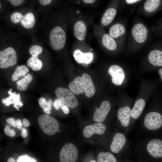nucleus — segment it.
I'll return each mask as SVG.
<instances>
[{
  "mask_svg": "<svg viewBox=\"0 0 162 162\" xmlns=\"http://www.w3.org/2000/svg\"><path fill=\"white\" fill-rule=\"evenodd\" d=\"M111 108V105L110 102L107 100L104 101L98 108L95 107V110L93 116V120L98 122H104L106 119Z\"/></svg>",
  "mask_w": 162,
  "mask_h": 162,
  "instance_id": "2eb2a0df",
  "label": "nucleus"
},
{
  "mask_svg": "<svg viewBox=\"0 0 162 162\" xmlns=\"http://www.w3.org/2000/svg\"><path fill=\"white\" fill-rule=\"evenodd\" d=\"M74 56L75 60L79 63L89 64L92 61L93 58L92 53H83L79 50L75 51Z\"/></svg>",
  "mask_w": 162,
  "mask_h": 162,
  "instance_id": "b1692460",
  "label": "nucleus"
},
{
  "mask_svg": "<svg viewBox=\"0 0 162 162\" xmlns=\"http://www.w3.org/2000/svg\"><path fill=\"white\" fill-rule=\"evenodd\" d=\"M53 105L56 110H58L65 104L58 98L56 99L52 103Z\"/></svg>",
  "mask_w": 162,
  "mask_h": 162,
  "instance_id": "473e14b6",
  "label": "nucleus"
},
{
  "mask_svg": "<svg viewBox=\"0 0 162 162\" xmlns=\"http://www.w3.org/2000/svg\"><path fill=\"white\" fill-rule=\"evenodd\" d=\"M83 1L86 4H93L94 3L95 0H84Z\"/></svg>",
  "mask_w": 162,
  "mask_h": 162,
  "instance_id": "79ce46f5",
  "label": "nucleus"
},
{
  "mask_svg": "<svg viewBox=\"0 0 162 162\" xmlns=\"http://www.w3.org/2000/svg\"><path fill=\"white\" fill-rule=\"evenodd\" d=\"M86 33V27L84 22L82 21H77L74 24V34L78 40H84Z\"/></svg>",
  "mask_w": 162,
  "mask_h": 162,
  "instance_id": "aec40b11",
  "label": "nucleus"
},
{
  "mask_svg": "<svg viewBox=\"0 0 162 162\" xmlns=\"http://www.w3.org/2000/svg\"><path fill=\"white\" fill-rule=\"evenodd\" d=\"M52 102L51 99H49L47 101L44 97H41L38 99V103L40 106L43 109L44 112L47 115L50 114Z\"/></svg>",
  "mask_w": 162,
  "mask_h": 162,
  "instance_id": "c85d7f7f",
  "label": "nucleus"
},
{
  "mask_svg": "<svg viewBox=\"0 0 162 162\" xmlns=\"http://www.w3.org/2000/svg\"><path fill=\"white\" fill-rule=\"evenodd\" d=\"M126 67L119 65L114 64L108 68V73L111 77L113 84L117 86H124L127 84L129 79L128 71Z\"/></svg>",
  "mask_w": 162,
  "mask_h": 162,
  "instance_id": "39448f33",
  "label": "nucleus"
},
{
  "mask_svg": "<svg viewBox=\"0 0 162 162\" xmlns=\"http://www.w3.org/2000/svg\"><path fill=\"white\" fill-rule=\"evenodd\" d=\"M141 128L149 134L162 127V115L155 110L150 104L141 116Z\"/></svg>",
  "mask_w": 162,
  "mask_h": 162,
  "instance_id": "20e7f679",
  "label": "nucleus"
},
{
  "mask_svg": "<svg viewBox=\"0 0 162 162\" xmlns=\"http://www.w3.org/2000/svg\"><path fill=\"white\" fill-rule=\"evenodd\" d=\"M78 156L77 149L72 143H68L62 148L59 155L60 162H76Z\"/></svg>",
  "mask_w": 162,
  "mask_h": 162,
  "instance_id": "ddd939ff",
  "label": "nucleus"
},
{
  "mask_svg": "<svg viewBox=\"0 0 162 162\" xmlns=\"http://www.w3.org/2000/svg\"><path fill=\"white\" fill-rule=\"evenodd\" d=\"M106 127L103 123L97 122L86 126L83 130V134L84 137L88 138L94 134L99 135L104 134L106 130Z\"/></svg>",
  "mask_w": 162,
  "mask_h": 162,
  "instance_id": "dca6fc26",
  "label": "nucleus"
},
{
  "mask_svg": "<svg viewBox=\"0 0 162 162\" xmlns=\"http://www.w3.org/2000/svg\"><path fill=\"white\" fill-rule=\"evenodd\" d=\"M70 91L74 94L79 95L85 92L84 83L82 77L78 76L69 84Z\"/></svg>",
  "mask_w": 162,
  "mask_h": 162,
  "instance_id": "412c9836",
  "label": "nucleus"
},
{
  "mask_svg": "<svg viewBox=\"0 0 162 162\" xmlns=\"http://www.w3.org/2000/svg\"><path fill=\"white\" fill-rule=\"evenodd\" d=\"M142 1L139 0H126L124 1L125 3L128 5H133Z\"/></svg>",
  "mask_w": 162,
  "mask_h": 162,
  "instance_id": "c9c22d12",
  "label": "nucleus"
},
{
  "mask_svg": "<svg viewBox=\"0 0 162 162\" xmlns=\"http://www.w3.org/2000/svg\"><path fill=\"white\" fill-rule=\"evenodd\" d=\"M97 160L98 162H117L114 155L108 152L99 153L97 156Z\"/></svg>",
  "mask_w": 162,
  "mask_h": 162,
  "instance_id": "cd10ccee",
  "label": "nucleus"
},
{
  "mask_svg": "<svg viewBox=\"0 0 162 162\" xmlns=\"http://www.w3.org/2000/svg\"><path fill=\"white\" fill-rule=\"evenodd\" d=\"M161 1L160 0H146L143 2L140 11L143 15L149 16L159 8Z\"/></svg>",
  "mask_w": 162,
  "mask_h": 162,
  "instance_id": "f3484780",
  "label": "nucleus"
},
{
  "mask_svg": "<svg viewBox=\"0 0 162 162\" xmlns=\"http://www.w3.org/2000/svg\"><path fill=\"white\" fill-rule=\"evenodd\" d=\"M16 162H37V161L34 158L27 154H24L18 158Z\"/></svg>",
  "mask_w": 162,
  "mask_h": 162,
  "instance_id": "7c9ffc66",
  "label": "nucleus"
},
{
  "mask_svg": "<svg viewBox=\"0 0 162 162\" xmlns=\"http://www.w3.org/2000/svg\"><path fill=\"white\" fill-rule=\"evenodd\" d=\"M17 57L15 50L9 47L0 51V67L6 68L15 65L17 62Z\"/></svg>",
  "mask_w": 162,
  "mask_h": 162,
  "instance_id": "f8f14e48",
  "label": "nucleus"
},
{
  "mask_svg": "<svg viewBox=\"0 0 162 162\" xmlns=\"http://www.w3.org/2000/svg\"><path fill=\"white\" fill-rule=\"evenodd\" d=\"M55 93L58 98L68 107L74 108L78 106V103L76 97L68 89L59 87L56 89Z\"/></svg>",
  "mask_w": 162,
  "mask_h": 162,
  "instance_id": "9b49d317",
  "label": "nucleus"
},
{
  "mask_svg": "<svg viewBox=\"0 0 162 162\" xmlns=\"http://www.w3.org/2000/svg\"><path fill=\"white\" fill-rule=\"evenodd\" d=\"M8 1L13 5L18 6L24 2L22 0H9Z\"/></svg>",
  "mask_w": 162,
  "mask_h": 162,
  "instance_id": "72a5a7b5",
  "label": "nucleus"
},
{
  "mask_svg": "<svg viewBox=\"0 0 162 162\" xmlns=\"http://www.w3.org/2000/svg\"><path fill=\"white\" fill-rule=\"evenodd\" d=\"M66 35L64 30L59 26L54 27L49 35V40L52 48L55 50L62 49L66 43Z\"/></svg>",
  "mask_w": 162,
  "mask_h": 162,
  "instance_id": "423d86ee",
  "label": "nucleus"
},
{
  "mask_svg": "<svg viewBox=\"0 0 162 162\" xmlns=\"http://www.w3.org/2000/svg\"><path fill=\"white\" fill-rule=\"evenodd\" d=\"M21 135L23 137H26L27 136L28 134L27 131L25 128H22L21 132Z\"/></svg>",
  "mask_w": 162,
  "mask_h": 162,
  "instance_id": "a19ab883",
  "label": "nucleus"
},
{
  "mask_svg": "<svg viewBox=\"0 0 162 162\" xmlns=\"http://www.w3.org/2000/svg\"><path fill=\"white\" fill-rule=\"evenodd\" d=\"M158 73L162 80V68L160 69L158 71Z\"/></svg>",
  "mask_w": 162,
  "mask_h": 162,
  "instance_id": "c03bdc74",
  "label": "nucleus"
},
{
  "mask_svg": "<svg viewBox=\"0 0 162 162\" xmlns=\"http://www.w3.org/2000/svg\"><path fill=\"white\" fill-rule=\"evenodd\" d=\"M10 19L11 22L14 23L20 22L21 25L27 29L32 28L35 22L34 16L31 12L27 13L23 16L20 13L15 12L12 14Z\"/></svg>",
  "mask_w": 162,
  "mask_h": 162,
  "instance_id": "4468645a",
  "label": "nucleus"
},
{
  "mask_svg": "<svg viewBox=\"0 0 162 162\" xmlns=\"http://www.w3.org/2000/svg\"><path fill=\"white\" fill-rule=\"evenodd\" d=\"M82 77L84 83L85 94L87 97H91L94 94L95 90L91 77L86 73L83 74Z\"/></svg>",
  "mask_w": 162,
  "mask_h": 162,
  "instance_id": "6ab92c4d",
  "label": "nucleus"
},
{
  "mask_svg": "<svg viewBox=\"0 0 162 162\" xmlns=\"http://www.w3.org/2000/svg\"><path fill=\"white\" fill-rule=\"evenodd\" d=\"M29 71L28 68L25 65L17 66L16 68L14 73L13 74L11 79L13 81L15 82L20 77L24 76Z\"/></svg>",
  "mask_w": 162,
  "mask_h": 162,
  "instance_id": "a878e982",
  "label": "nucleus"
},
{
  "mask_svg": "<svg viewBox=\"0 0 162 162\" xmlns=\"http://www.w3.org/2000/svg\"><path fill=\"white\" fill-rule=\"evenodd\" d=\"M6 122L9 124L16 128V122L14 119L13 118H10L6 119Z\"/></svg>",
  "mask_w": 162,
  "mask_h": 162,
  "instance_id": "f704fd0d",
  "label": "nucleus"
},
{
  "mask_svg": "<svg viewBox=\"0 0 162 162\" xmlns=\"http://www.w3.org/2000/svg\"><path fill=\"white\" fill-rule=\"evenodd\" d=\"M16 126L17 128L19 129H21L22 128V124L21 120L20 119H17L16 121Z\"/></svg>",
  "mask_w": 162,
  "mask_h": 162,
  "instance_id": "58836bf2",
  "label": "nucleus"
},
{
  "mask_svg": "<svg viewBox=\"0 0 162 162\" xmlns=\"http://www.w3.org/2000/svg\"><path fill=\"white\" fill-rule=\"evenodd\" d=\"M39 2L40 4L43 5H46L49 4L52 1L51 0H40Z\"/></svg>",
  "mask_w": 162,
  "mask_h": 162,
  "instance_id": "e433bc0d",
  "label": "nucleus"
},
{
  "mask_svg": "<svg viewBox=\"0 0 162 162\" xmlns=\"http://www.w3.org/2000/svg\"><path fill=\"white\" fill-rule=\"evenodd\" d=\"M90 162H97L94 160H92Z\"/></svg>",
  "mask_w": 162,
  "mask_h": 162,
  "instance_id": "a18cd8bd",
  "label": "nucleus"
},
{
  "mask_svg": "<svg viewBox=\"0 0 162 162\" xmlns=\"http://www.w3.org/2000/svg\"><path fill=\"white\" fill-rule=\"evenodd\" d=\"M128 146L127 135L121 131L114 134L110 145V149L113 153L118 154L123 150L128 149Z\"/></svg>",
  "mask_w": 162,
  "mask_h": 162,
  "instance_id": "1a4fd4ad",
  "label": "nucleus"
},
{
  "mask_svg": "<svg viewBox=\"0 0 162 162\" xmlns=\"http://www.w3.org/2000/svg\"><path fill=\"white\" fill-rule=\"evenodd\" d=\"M61 109L65 114H68L69 113V110L68 107L65 105L62 107Z\"/></svg>",
  "mask_w": 162,
  "mask_h": 162,
  "instance_id": "4c0bfd02",
  "label": "nucleus"
},
{
  "mask_svg": "<svg viewBox=\"0 0 162 162\" xmlns=\"http://www.w3.org/2000/svg\"><path fill=\"white\" fill-rule=\"evenodd\" d=\"M1 8V4H0V9Z\"/></svg>",
  "mask_w": 162,
  "mask_h": 162,
  "instance_id": "49530a36",
  "label": "nucleus"
},
{
  "mask_svg": "<svg viewBox=\"0 0 162 162\" xmlns=\"http://www.w3.org/2000/svg\"><path fill=\"white\" fill-rule=\"evenodd\" d=\"M143 62V71L149 70L151 67H162V51L158 49L148 50L145 55Z\"/></svg>",
  "mask_w": 162,
  "mask_h": 162,
  "instance_id": "6e6552de",
  "label": "nucleus"
},
{
  "mask_svg": "<svg viewBox=\"0 0 162 162\" xmlns=\"http://www.w3.org/2000/svg\"><path fill=\"white\" fill-rule=\"evenodd\" d=\"M117 12V9L111 7L107 8L103 14L101 20V23L104 26L110 25L114 20Z\"/></svg>",
  "mask_w": 162,
  "mask_h": 162,
  "instance_id": "4be33fe9",
  "label": "nucleus"
},
{
  "mask_svg": "<svg viewBox=\"0 0 162 162\" xmlns=\"http://www.w3.org/2000/svg\"><path fill=\"white\" fill-rule=\"evenodd\" d=\"M102 43L103 46L106 49L110 51H113L117 50L119 46L116 41L109 34L106 33L103 35Z\"/></svg>",
  "mask_w": 162,
  "mask_h": 162,
  "instance_id": "5701e85b",
  "label": "nucleus"
},
{
  "mask_svg": "<svg viewBox=\"0 0 162 162\" xmlns=\"http://www.w3.org/2000/svg\"><path fill=\"white\" fill-rule=\"evenodd\" d=\"M12 88H10L8 91V93L10 95V96L5 99H3L2 101L6 106L13 104L14 107L19 111V107H21L23 104L20 99V94L19 93L16 94L15 92L12 93Z\"/></svg>",
  "mask_w": 162,
  "mask_h": 162,
  "instance_id": "a211bd4d",
  "label": "nucleus"
},
{
  "mask_svg": "<svg viewBox=\"0 0 162 162\" xmlns=\"http://www.w3.org/2000/svg\"><path fill=\"white\" fill-rule=\"evenodd\" d=\"M27 65L34 71H38L40 70L43 66L42 61L38 57L32 55L27 62Z\"/></svg>",
  "mask_w": 162,
  "mask_h": 162,
  "instance_id": "bb28decb",
  "label": "nucleus"
},
{
  "mask_svg": "<svg viewBox=\"0 0 162 162\" xmlns=\"http://www.w3.org/2000/svg\"><path fill=\"white\" fill-rule=\"evenodd\" d=\"M38 122L41 130L47 135H53L58 130V121L47 114L40 115L38 118Z\"/></svg>",
  "mask_w": 162,
  "mask_h": 162,
  "instance_id": "0eeeda50",
  "label": "nucleus"
},
{
  "mask_svg": "<svg viewBox=\"0 0 162 162\" xmlns=\"http://www.w3.org/2000/svg\"><path fill=\"white\" fill-rule=\"evenodd\" d=\"M4 131L6 135L11 137L14 136L16 135L15 131L12 128H10L9 126L8 125L4 128Z\"/></svg>",
  "mask_w": 162,
  "mask_h": 162,
  "instance_id": "2f4dec72",
  "label": "nucleus"
},
{
  "mask_svg": "<svg viewBox=\"0 0 162 162\" xmlns=\"http://www.w3.org/2000/svg\"><path fill=\"white\" fill-rule=\"evenodd\" d=\"M43 51L42 47L38 45H34L32 46L29 50V52L32 55L38 56Z\"/></svg>",
  "mask_w": 162,
  "mask_h": 162,
  "instance_id": "c756f323",
  "label": "nucleus"
},
{
  "mask_svg": "<svg viewBox=\"0 0 162 162\" xmlns=\"http://www.w3.org/2000/svg\"><path fill=\"white\" fill-rule=\"evenodd\" d=\"M7 162H16L14 158L12 157L9 158Z\"/></svg>",
  "mask_w": 162,
  "mask_h": 162,
  "instance_id": "37998d69",
  "label": "nucleus"
},
{
  "mask_svg": "<svg viewBox=\"0 0 162 162\" xmlns=\"http://www.w3.org/2000/svg\"><path fill=\"white\" fill-rule=\"evenodd\" d=\"M149 28L142 20H138L133 23L129 38L128 50L130 53L139 50L148 41Z\"/></svg>",
  "mask_w": 162,
  "mask_h": 162,
  "instance_id": "f257e3e1",
  "label": "nucleus"
},
{
  "mask_svg": "<svg viewBox=\"0 0 162 162\" xmlns=\"http://www.w3.org/2000/svg\"><path fill=\"white\" fill-rule=\"evenodd\" d=\"M32 79L33 76L31 74H28L16 82L17 89L20 91L26 90Z\"/></svg>",
  "mask_w": 162,
  "mask_h": 162,
  "instance_id": "393cba45",
  "label": "nucleus"
},
{
  "mask_svg": "<svg viewBox=\"0 0 162 162\" xmlns=\"http://www.w3.org/2000/svg\"><path fill=\"white\" fill-rule=\"evenodd\" d=\"M23 124L26 127H28L30 125L29 121L26 118H24L22 121Z\"/></svg>",
  "mask_w": 162,
  "mask_h": 162,
  "instance_id": "ea45409f",
  "label": "nucleus"
},
{
  "mask_svg": "<svg viewBox=\"0 0 162 162\" xmlns=\"http://www.w3.org/2000/svg\"><path fill=\"white\" fill-rule=\"evenodd\" d=\"M135 99L131 98L124 94L123 101L117 111V119L122 131L126 135L131 129V110Z\"/></svg>",
  "mask_w": 162,
  "mask_h": 162,
  "instance_id": "7ed1b4c3",
  "label": "nucleus"
},
{
  "mask_svg": "<svg viewBox=\"0 0 162 162\" xmlns=\"http://www.w3.org/2000/svg\"><path fill=\"white\" fill-rule=\"evenodd\" d=\"M152 83L148 80H141L138 96L136 98L131 110V128L141 116L152 91Z\"/></svg>",
  "mask_w": 162,
  "mask_h": 162,
  "instance_id": "f03ea898",
  "label": "nucleus"
},
{
  "mask_svg": "<svg viewBox=\"0 0 162 162\" xmlns=\"http://www.w3.org/2000/svg\"><path fill=\"white\" fill-rule=\"evenodd\" d=\"M109 34L116 41L118 40L122 48L124 45L127 37L126 25L124 22H117L111 26L109 29Z\"/></svg>",
  "mask_w": 162,
  "mask_h": 162,
  "instance_id": "9d476101",
  "label": "nucleus"
}]
</instances>
